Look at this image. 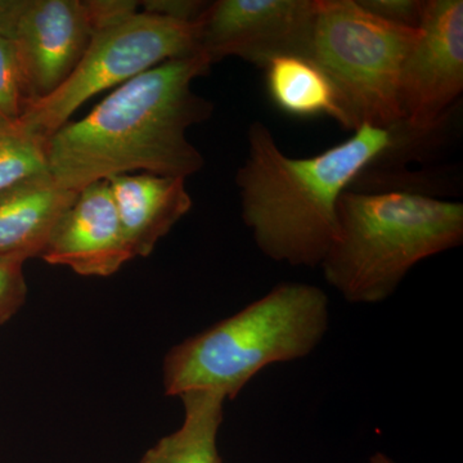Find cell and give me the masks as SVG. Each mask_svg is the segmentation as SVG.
<instances>
[{"label": "cell", "instance_id": "obj_20", "mask_svg": "<svg viewBox=\"0 0 463 463\" xmlns=\"http://www.w3.org/2000/svg\"><path fill=\"white\" fill-rule=\"evenodd\" d=\"M29 0H0V38L14 41Z\"/></svg>", "mask_w": 463, "mask_h": 463}, {"label": "cell", "instance_id": "obj_18", "mask_svg": "<svg viewBox=\"0 0 463 463\" xmlns=\"http://www.w3.org/2000/svg\"><path fill=\"white\" fill-rule=\"evenodd\" d=\"M362 8L394 25L419 29L425 0H356Z\"/></svg>", "mask_w": 463, "mask_h": 463}, {"label": "cell", "instance_id": "obj_6", "mask_svg": "<svg viewBox=\"0 0 463 463\" xmlns=\"http://www.w3.org/2000/svg\"><path fill=\"white\" fill-rule=\"evenodd\" d=\"M197 53L199 23L134 12L100 26L71 76L50 96L29 103L20 123L48 141L91 97Z\"/></svg>", "mask_w": 463, "mask_h": 463}, {"label": "cell", "instance_id": "obj_1", "mask_svg": "<svg viewBox=\"0 0 463 463\" xmlns=\"http://www.w3.org/2000/svg\"><path fill=\"white\" fill-rule=\"evenodd\" d=\"M212 66L203 53L175 58L116 88L81 120L48 138L52 178L78 194L121 174L187 179L199 173L205 160L187 132L209 120L214 106L192 84Z\"/></svg>", "mask_w": 463, "mask_h": 463}, {"label": "cell", "instance_id": "obj_13", "mask_svg": "<svg viewBox=\"0 0 463 463\" xmlns=\"http://www.w3.org/2000/svg\"><path fill=\"white\" fill-rule=\"evenodd\" d=\"M179 398L184 408L181 428L160 439L138 463H223L218 434L227 399L205 390L185 392Z\"/></svg>", "mask_w": 463, "mask_h": 463}, {"label": "cell", "instance_id": "obj_10", "mask_svg": "<svg viewBox=\"0 0 463 463\" xmlns=\"http://www.w3.org/2000/svg\"><path fill=\"white\" fill-rule=\"evenodd\" d=\"M84 277H109L134 259L108 181L76 194L54 224L41 257Z\"/></svg>", "mask_w": 463, "mask_h": 463}, {"label": "cell", "instance_id": "obj_11", "mask_svg": "<svg viewBox=\"0 0 463 463\" xmlns=\"http://www.w3.org/2000/svg\"><path fill=\"white\" fill-rule=\"evenodd\" d=\"M108 182L134 258L149 257L192 209L184 178L137 173L111 176Z\"/></svg>", "mask_w": 463, "mask_h": 463}, {"label": "cell", "instance_id": "obj_14", "mask_svg": "<svg viewBox=\"0 0 463 463\" xmlns=\"http://www.w3.org/2000/svg\"><path fill=\"white\" fill-rule=\"evenodd\" d=\"M264 71L269 99L285 114L297 118L326 115L340 123L336 91L310 58L279 57Z\"/></svg>", "mask_w": 463, "mask_h": 463}, {"label": "cell", "instance_id": "obj_9", "mask_svg": "<svg viewBox=\"0 0 463 463\" xmlns=\"http://www.w3.org/2000/svg\"><path fill=\"white\" fill-rule=\"evenodd\" d=\"M96 32L90 0L27 2L14 38L25 80L27 105L45 99L65 83Z\"/></svg>", "mask_w": 463, "mask_h": 463}, {"label": "cell", "instance_id": "obj_8", "mask_svg": "<svg viewBox=\"0 0 463 463\" xmlns=\"http://www.w3.org/2000/svg\"><path fill=\"white\" fill-rule=\"evenodd\" d=\"M317 0H216L199 20V50L215 63L239 57L265 69L279 57L310 58Z\"/></svg>", "mask_w": 463, "mask_h": 463}, {"label": "cell", "instance_id": "obj_19", "mask_svg": "<svg viewBox=\"0 0 463 463\" xmlns=\"http://www.w3.org/2000/svg\"><path fill=\"white\" fill-rule=\"evenodd\" d=\"M209 3L197 2V0H148L141 5H143V11L148 14L185 21V23H199Z\"/></svg>", "mask_w": 463, "mask_h": 463}, {"label": "cell", "instance_id": "obj_17", "mask_svg": "<svg viewBox=\"0 0 463 463\" xmlns=\"http://www.w3.org/2000/svg\"><path fill=\"white\" fill-rule=\"evenodd\" d=\"M21 255H0V326L8 322L25 304L27 285Z\"/></svg>", "mask_w": 463, "mask_h": 463}, {"label": "cell", "instance_id": "obj_2", "mask_svg": "<svg viewBox=\"0 0 463 463\" xmlns=\"http://www.w3.org/2000/svg\"><path fill=\"white\" fill-rule=\"evenodd\" d=\"M401 139L364 125L347 141L312 157H289L267 125L248 132V157L236 175L241 212L261 254L291 267H321L336 231L337 203Z\"/></svg>", "mask_w": 463, "mask_h": 463}, {"label": "cell", "instance_id": "obj_7", "mask_svg": "<svg viewBox=\"0 0 463 463\" xmlns=\"http://www.w3.org/2000/svg\"><path fill=\"white\" fill-rule=\"evenodd\" d=\"M463 91V2L425 0L419 35L401 79L404 129L425 142L449 118Z\"/></svg>", "mask_w": 463, "mask_h": 463}, {"label": "cell", "instance_id": "obj_21", "mask_svg": "<svg viewBox=\"0 0 463 463\" xmlns=\"http://www.w3.org/2000/svg\"><path fill=\"white\" fill-rule=\"evenodd\" d=\"M370 463H398V462L392 461V459L390 458L389 456L383 455V453L377 452V453H374V455L373 457H371Z\"/></svg>", "mask_w": 463, "mask_h": 463}, {"label": "cell", "instance_id": "obj_4", "mask_svg": "<svg viewBox=\"0 0 463 463\" xmlns=\"http://www.w3.org/2000/svg\"><path fill=\"white\" fill-rule=\"evenodd\" d=\"M330 326L318 286L282 282L236 315L170 349L164 389L170 397L205 390L233 401L264 368L312 354Z\"/></svg>", "mask_w": 463, "mask_h": 463}, {"label": "cell", "instance_id": "obj_12", "mask_svg": "<svg viewBox=\"0 0 463 463\" xmlns=\"http://www.w3.org/2000/svg\"><path fill=\"white\" fill-rule=\"evenodd\" d=\"M75 197L50 173L0 192V255L41 257L54 224Z\"/></svg>", "mask_w": 463, "mask_h": 463}, {"label": "cell", "instance_id": "obj_16", "mask_svg": "<svg viewBox=\"0 0 463 463\" xmlns=\"http://www.w3.org/2000/svg\"><path fill=\"white\" fill-rule=\"evenodd\" d=\"M27 105L25 80L16 44L0 38V118L20 120Z\"/></svg>", "mask_w": 463, "mask_h": 463}, {"label": "cell", "instance_id": "obj_3", "mask_svg": "<svg viewBox=\"0 0 463 463\" xmlns=\"http://www.w3.org/2000/svg\"><path fill=\"white\" fill-rule=\"evenodd\" d=\"M463 203L412 191L346 190L336 231L323 259V277L352 304L392 297L413 267L458 248Z\"/></svg>", "mask_w": 463, "mask_h": 463}, {"label": "cell", "instance_id": "obj_15", "mask_svg": "<svg viewBox=\"0 0 463 463\" xmlns=\"http://www.w3.org/2000/svg\"><path fill=\"white\" fill-rule=\"evenodd\" d=\"M47 173V139L29 132L20 120L0 118V192Z\"/></svg>", "mask_w": 463, "mask_h": 463}, {"label": "cell", "instance_id": "obj_5", "mask_svg": "<svg viewBox=\"0 0 463 463\" xmlns=\"http://www.w3.org/2000/svg\"><path fill=\"white\" fill-rule=\"evenodd\" d=\"M417 35L419 29L381 20L356 0H317L310 60L336 91L344 129L403 123L402 71Z\"/></svg>", "mask_w": 463, "mask_h": 463}]
</instances>
